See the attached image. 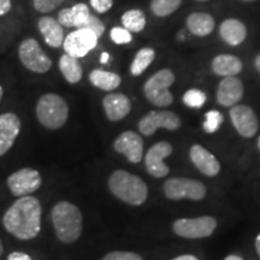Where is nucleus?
I'll list each match as a JSON object with an SVG mask.
<instances>
[{
    "mask_svg": "<svg viewBox=\"0 0 260 260\" xmlns=\"http://www.w3.org/2000/svg\"><path fill=\"white\" fill-rule=\"evenodd\" d=\"M42 207L32 195L18 198L3 216V226L21 241L35 239L41 232Z\"/></svg>",
    "mask_w": 260,
    "mask_h": 260,
    "instance_id": "1",
    "label": "nucleus"
},
{
    "mask_svg": "<svg viewBox=\"0 0 260 260\" xmlns=\"http://www.w3.org/2000/svg\"><path fill=\"white\" fill-rule=\"evenodd\" d=\"M51 220L57 239L60 242L75 243L83 232V216L76 205L59 201L52 207Z\"/></svg>",
    "mask_w": 260,
    "mask_h": 260,
    "instance_id": "2",
    "label": "nucleus"
},
{
    "mask_svg": "<svg viewBox=\"0 0 260 260\" xmlns=\"http://www.w3.org/2000/svg\"><path fill=\"white\" fill-rule=\"evenodd\" d=\"M109 189L117 199L132 206H141L148 198V187L141 177L125 170H116L109 177Z\"/></svg>",
    "mask_w": 260,
    "mask_h": 260,
    "instance_id": "3",
    "label": "nucleus"
},
{
    "mask_svg": "<svg viewBox=\"0 0 260 260\" xmlns=\"http://www.w3.org/2000/svg\"><path fill=\"white\" fill-rule=\"evenodd\" d=\"M35 115L40 124L48 130L63 128L69 118V105L63 96L56 93H46L39 98Z\"/></svg>",
    "mask_w": 260,
    "mask_h": 260,
    "instance_id": "4",
    "label": "nucleus"
},
{
    "mask_svg": "<svg viewBox=\"0 0 260 260\" xmlns=\"http://www.w3.org/2000/svg\"><path fill=\"white\" fill-rule=\"evenodd\" d=\"M176 76L170 69H161L152 75L144 86L146 99L154 106H170L174 103V95L170 92V87L174 84Z\"/></svg>",
    "mask_w": 260,
    "mask_h": 260,
    "instance_id": "5",
    "label": "nucleus"
},
{
    "mask_svg": "<svg viewBox=\"0 0 260 260\" xmlns=\"http://www.w3.org/2000/svg\"><path fill=\"white\" fill-rule=\"evenodd\" d=\"M162 193L172 201H201L206 197L207 189L201 181L188 177H171L162 184Z\"/></svg>",
    "mask_w": 260,
    "mask_h": 260,
    "instance_id": "6",
    "label": "nucleus"
},
{
    "mask_svg": "<svg viewBox=\"0 0 260 260\" xmlns=\"http://www.w3.org/2000/svg\"><path fill=\"white\" fill-rule=\"evenodd\" d=\"M17 54L22 65L34 74H46L51 70L52 60L34 38H25L19 42Z\"/></svg>",
    "mask_w": 260,
    "mask_h": 260,
    "instance_id": "7",
    "label": "nucleus"
},
{
    "mask_svg": "<svg viewBox=\"0 0 260 260\" xmlns=\"http://www.w3.org/2000/svg\"><path fill=\"white\" fill-rule=\"evenodd\" d=\"M217 229V219L211 216L195 218H180L172 223V230L177 236L187 240L210 237Z\"/></svg>",
    "mask_w": 260,
    "mask_h": 260,
    "instance_id": "8",
    "label": "nucleus"
},
{
    "mask_svg": "<svg viewBox=\"0 0 260 260\" xmlns=\"http://www.w3.org/2000/svg\"><path fill=\"white\" fill-rule=\"evenodd\" d=\"M181 118L169 110H153L142 117L138 123L139 132L145 136H152L158 129L176 132L181 128Z\"/></svg>",
    "mask_w": 260,
    "mask_h": 260,
    "instance_id": "9",
    "label": "nucleus"
},
{
    "mask_svg": "<svg viewBox=\"0 0 260 260\" xmlns=\"http://www.w3.org/2000/svg\"><path fill=\"white\" fill-rule=\"evenodd\" d=\"M8 188L14 197L22 198L31 195L40 189L42 177L40 172L32 168H23L12 172L6 180Z\"/></svg>",
    "mask_w": 260,
    "mask_h": 260,
    "instance_id": "10",
    "label": "nucleus"
},
{
    "mask_svg": "<svg viewBox=\"0 0 260 260\" xmlns=\"http://www.w3.org/2000/svg\"><path fill=\"white\" fill-rule=\"evenodd\" d=\"M98 37L88 29H76L69 32L64 39L63 47L65 53L75 58H83L93 51L98 45Z\"/></svg>",
    "mask_w": 260,
    "mask_h": 260,
    "instance_id": "11",
    "label": "nucleus"
},
{
    "mask_svg": "<svg viewBox=\"0 0 260 260\" xmlns=\"http://www.w3.org/2000/svg\"><path fill=\"white\" fill-rule=\"evenodd\" d=\"M172 145L168 141H159L148 149L145 154V168L152 177L164 178L170 172L168 164H165L164 159L170 157Z\"/></svg>",
    "mask_w": 260,
    "mask_h": 260,
    "instance_id": "12",
    "label": "nucleus"
},
{
    "mask_svg": "<svg viewBox=\"0 0 260 260\" xmlns=\"http://www.w3.org/2000/svg\"><path fill=\"white\" fill-rule=\"evenodd\" d=\"M230 121L237 134L245 139H251L259 130V121L252 107L247 105L232 106L229 111Z\"/></svg>",
    "mask_w": 260,
    "mask_h": 260,
    "instance_id": "13",
    "label": "nucleus"
},
{
    "mask_svg": "<svg viewBox=\"0 0 260 260\" xmlns=\"http://www.w3.org/2000/svg\"><path fill=\"white\" fill-rule=\"evenodd\" d=\"M113 148L133 164H139L144 158V140L133 130H126L118 135L113 142Z\"/></svg>",
    "mask_w": 260,
    "mask_h": 260,
    "instance_id": "14",
    "label": "nucleus"
},
{
    "mask_svg": "<svg viewBox=\"0 0 260 260\" xmlns=\"http://www.w3.org/2000/svg\"><path fill=\"white\" fill-rule=\"evenodd\" d=\"M21 118L14 112L0 115V157L5 155L14 147L16 140L21 134Z\"/></svg>",
    "mask_w": 260,
    "mask_h": 260,
    "instance_id": "15",
    "label": "nucleus"
},
{
    "mask_svg": "<svg viewBox=\"0 0 260 260\" xmlns=\"http://www.w3.org/2000/svg\"><path fill=\"white\" fill-rule=\"evenodd\" d=\"M243 94H245V87L239 77H223L217 88V102L224 107L235 106L241 102Z\"/></svg>",
    "mask_w": 260,
    "mask_h": 260,
    "instance_id": "16",
    "label": "nucleus"
},
{
    "mask_svg": "<svg viewBox=\"0 0 260 260\" xmlns=\"http://www.w3.org/2000/svg\"><path fill=\"white\" fill-rule=\"evenodd\" d=\"M189 157L194 167L207 177H214L220 172V162L216 155L204 146L195 144L189 149Z\"/></svg>",
    "mask_w": 260,
    "mask_h": 260,
    "instance_id": "17",
    "label": "nucleus"
},
{
    "mask_svg": "<svg viewBox=\"0 0 260 260\" xmlns=\"http://www.w3.org/2000/svg\"><path fill=\"white\" fill-rule=\"evenodd\" d=\"M103 109L109 121L119 122L132 111V102L123 93H110L103 99Z\"/></svg>",
    "mask_w": 260,
    "mask_h": 260,
    "instance_id": "18",
    "label": "nucleus"
},
{
    "mask_svg": "<svg viewBox=\"0 0 260 260\" xmlns=\"http://www.w3.org/2000/svg\"><path fill=\"white\" fill-rule=\"evenodd\" d=\"M38 30L50 47L59 48L63 46L65 39L64 28L57 18L51 16H42L38 21Z\"/></svg>",
    "mask_w": 260,
    "mask_h": 260,
    "instance_id": "19",
    "label": "nucleus"
},
{
    "mask_svg": "<svg viewBox=\"0 0 260 260\" xmlns=\"http://www.w3.org/2000/svg\"><path fill=\"white\" fill-rule=\"evenodd\" d=\"M89 16V6L84 4V3H79V4H75L71 8L61 9L59 14H58L57 19L63 27L80 29L86 23Z\"/></svg>",
    "mask_w": 260,
    "mask_h": 260,
    "instance_id": "20",
    "label": "nucleus"
},
{
    "mask_svg": "<svg viewBox=\"0 0 260 260\" xmlns=\"http://www.w3.org/2000/svg\"><path fill=\"white\" fill-rule=\"evenodd\" d=\"M219 35L222 40L230 46H239L247 37V28L243 22L236 18H228L219 27Z\"/></svg>",
    "mask_w": 260,
    "mask_h": 260,
    "instance_id": "21",
    "label": "nucleus"
},
{
    "mask_svg": "<svg viewBox=\"0 0 260 260\" xmlns=\"http://www.w3.org/2000/svg\"><path fill=\"white\" fill-rule=\"evenodd\" d=\"M212 71L218 76H236L242 71L243 64L239 57L233 54H218L213 58Z\"/></svg>",
    "mask_w": 260,
    "mask_h": 260,
    "instance_id": "22",
    "label": "nucleus"
},
{
    "mask_svg": "<svg viewBox=\"0 0 260 260\" xmlns=\"http://www.w3.org/2000/svg\"><path fill=\"white\" fill-rule=\"evenodd\" d=\"M187 29L195 37H207L214 30L216 22L210 14L206 12H193L187 18Z\"/></svg>",
    "mask_w": 260,
    "mask_h": 260,
    "instance_id": "23",
    "label": "nucleus"
},
{
    "mask_svg": "<svg viewBox=\"0 0 260 260\" xmlns=\"http://www.w3.org/2000/svg\"><path fill=\"white\" fill-rule=\"evenodd\" d=\"M88 79L93 87L104 90V92H112L118 88L122 83V79L118 74L102 69H94L90 71Z\"/></svg>",
    "mask_w": 260,
    "mask_h": 260,
    "instance_id": "24",
    "label": "nucleus"
},
{
    "mask_svg": "<svg viewBox=\"0 0 260 260\" xmlns=\"http://www.w3.org/2000/svg\"><path fill=\"white\" fill-rule=\"evenodd\" d=\"M59 71L68 83L76 84L83 77V68L79 58L64 53L59 59Z\"/></svg>",
    "mask_w": 260,
    "mask_h": 260,
    "instance_id": "25",
    "label": "nucleus"
},
{
    "mask_svg": "<svg viewBox=\"0 0 260 260\" xmlns=\"http://www.w3.org/2000/svg\"><path fill=\"white\" fill-rule=\"evenodd\" d=\"M155 58V51L151 47L141 48L138 53L135 54L133 63L130 65V74L133 76H140L147 70V68L152 64Z\"/></svg>",
    "mask_w": 260,
    "mask_h": 260,
    "instance_id": "26",
    "label": "nucleus"
},
{
    "mask_svg": "<svg viewBox=\"0 0 260 260\" xmlns=\"http://www.w3.org/2000/svg\"><path fill=\"white\" fill-rule=\"evenodd\" d=\"M122 24L130 32H140L146 27V16L141 10H129L122 16Z\"/></svg>",
    "mask_w": 260,
    "mask_h": 260,
    "instance_id": "27",
    "label": "nucleus"
},
{
    "mask_svg": "<svg viewBox=\"0 0 260 260\" xmlns=\"http://www.w3.org/2000/svg\"><path fill=\"white\" fill-rule=\"evenodd\" d=\"M182 4V0H152L151 11L157 17H167L176 12Z\"/></svg>",
    "mask_w": 260,
    "mask_h": 260,
    "instance_id": "28",
    "label": "nucleus"
},
{
    "mask_svg": "<svg viewBox=\"0 0 260 260\" xmlns=\"http://www.w3.org/2000/svg\"><path fill=\"white\" fill-rule=\"evenodd\" d=\"M206 100V93L198 88L188 89L187 92L183 94V96H182V102L184 103L186 106L190 107V109H200V107H203L205 105Z\"/></svg>",
    "mask_w": 260,
    "mask_h": 260,
    "instance_id": "29",
    "label": "nucleus"
},
{
    "mask_svg": "<svg viewBox=\"0 0 260 260\" xmlns=\"http://www.w3.org/2000/svg\"><path fill=\"white\" fill-rule=\"evenodd\" d=\"M223 121L224 117L222 113L217 110H211V111L205 113V121L203 123L204 132L207 134H214L222 126Z\"/></svg>",
    "mask_w": 260,
    "mask_h": 260,
    "instance_id": "30",
    "label": "nucleus"
},
{
    "mask_svg": "<svg viewBox=\"0 0 260 260\" xmlns=\"http://www.w3.org/2000/svg\"><path fill=\"white\" fill-rule=\"evenodd\" d=\"M65 0H32V8L40 14H50L59 8Z\"/></svg>",
    "mask_w": 260,
    "mask_h": 260,
    "instance_id": "31",
    "label": "nucleus"
},
{
    "mask_svg": "<svg viewBox=\"0 0 260 260\" xmlns=\"http://www.w3.org/2000/svg\"><path fill=\"white\" fill-rule=\"evenodd\" d=\"M110 38L116 45H126L133 40L132 32L122 27H113L110 31Z\"/></svg>",
    "mask_w": 260,
    "mask_h": 260,
    "instance_id": "32",
    "label": "nucleus"
},
{
    "mask_svg": "<svg viewBox=\"0 0 260 260\" xmlns=\"http://www.w3.org/2000/svg\"><path fill=\"white\" fill-rule=\"evenodd\" d=\"M80 29H88V30L93 31L98 37V39H99L102 38L104 32H105V24H104L102 19L98 18L96 16L90 15L86 23H84Z\"/></svg>",
    "mask_w": 260,
    "mask_h": 260,
    "instance_id": "33",
    "label": "nucleus"
},
{
    "mask_svg": "<svg viewBox=\"0 0 260 260\" xmlns=\"http://www.w3.org/2000/svg\"><path fill=\"white\" fill-rule=\"evenodd\" d=\"M103 260H144L141 255L129 251H113L107 253Z\"/></svg>",
    "mask_w": 260,
    "mask_h": 260,
    "instance_id": "34",
    "label": "nucleus"
},
{
    "mask_svg": "<svg viewBox=\"0 0 260 260\" xmlns=\"http://www.w3.org/2000/svg\"><path fill=\"white\" fill-rule=\"evenodd\" d=\"M113 5V0H90V6L98 14H106Z\"/></svg>",
    "mask_w": 260,
    "mask_h": 260,
    "instance_id": "35",
    "label": "nucleus"
},
{
    "mask_svg": "<svg viewBox=\"0 0 260 260\" xmlns=\"http://www.w3.org/2000/svg\"><path fill=\"white\" fill-rule=\"evenodd\" d=\"M12 9V0H0V17L8 15Z\"/></svg>",
    "mask_w": 260,
    "mask_h": 260,
    "instance_id": "36",
    "label": "nucleus"
},
{
    "mask_svg": "<svg viewBox=\"0 0 260 260\" xmlns=\"http://www.w3.org/2000/svg\"><path fill=\"white\" fill-rule=\"evenodd\" d=\"M8 260H32L31 256L24 252L15 251L8 255Z\"/></svg>",
    "mask_w": 260,
    "mask_h": 260,
    "instance_id": "37",
    "label": "nucleus"
},
{
    "mask_svg": "<svg viewBox=\"0 0 260 260\" xmlns=\"http://www.w3.org/2000/svg\"><path fill=\"white\" fill-rule=\"evenodd\" d=\"M171 260H199V258H197V256L193 254H182Z\"/></svg>",
    "mask_w": 260,
    "mask_h": 260,
    "instance_id": "38",
    "label": "nucleus"
},
{
    "mask_svg": "<svg viewBox=\"0 0 260 260\" xmlns=\"http://www.w3.org/2000/svg\"><path fill=\"white\" fill-rule=\"evenodd\" d=\"M254 247H255V252L258 256L260 258V233L256 235L255 237V241H254Z\"/></svg>",
    "mask_w": 260,
    "mask_h": 260,
    "instance_id": "39",
    "label": "nucleus"
},
{
    "mask_svg": "<svg viewBox=\"0 0 260 260\" xmlns=\"http://www.w3.org/2000/svg\"><path fill=\"white\" fill-rule=\"evenodd\" d=\"M254 67H255L256 71H258V73L260 74V53L258 54V56L255 57V59H254Z\"/></svg>",
    "mask_w": 260,
    "mask_h": 260,
    "instance_id": "40",
    "label": "nucleus"
},
{
    "mask_svg": "<svg viewBox=\"0 0 260 260\" xmlns=\"http://www.w3.org/2000/svg\"><path fill=\"white\" fill-rule=\"evenodd\" d=\"M224 260H245L243 258H241V256L240 255H236V254H230V255H228L225 259Z\"/></svg>",
    "mask_w": 260,
    "mask_h": 260,
    "instance_id": "41",
    "label": "nucleus"
},
{
    "mask_svg": "<svg viewBox=\"0 0 260 260\" xmlns=\"http://www.w3.org/2000/svg\"><path fill=\"white\" fill-rule=\"evenodd\" d=\"M110 59V54L109 53H103L102 54V58H100V61H102L103 64H106L107 61Z\"/></svg>",
    "mask_w": 260,
    "mask_h": 260,
    "instance_id": "42",
    "label": "nucleus"
},
{
    "mask_svg": "<svg viewBox=\"0 0 260 260\" xmlns=\"http://www.w3.org/2000/svg\"><path fill=\"white\" fill-rule=\"evenodd\" d=\"M3 98H4V88L3 86H0V104L3 102Z\"/></svg>",
    "mask_w": 260,
    "mask_h": 260,
    "instance_id": "43",
    "label": "nucleus"
},
{
    "mask_svg": "<svg viewBox=\"0 0 260 260\" xmlns=\"http://www.w3.org/2000/svg\"><path fill=\"white\" fill-rule=\"evenodd\" d=\"M3 253H4V245H3L2 239H0V258H2Z\"/></svg>",
    "mask_w": 260,
    "mask_h": 260,
    "instance_id": "44",
    "label": "nucleus"
},
{
    "mask_svg": "<svg viewBox=\"0 0 260 260\" xmlns=\"http://www.w3.org/2000/svg\"><path fill=\"white\" fill-rule=\"evenodd\" d=\"M178 40H184V39H186V37H184V32L183 31H180V34H178Z\"/></svg>",
    "mask_w": 260,
    "mask_h": 260,
    "instance_id": "45",
    "label": "nucleus"
},
{
    "mask_svg": "<svg viewBox=\"0 0 260 260\" xmlns=\"http://www.w3.org/2000/svg\"><path fill=\"white\" fill-rule=\"evenodd\" d=\"M258 148H259V151H260V136H259V139H258Z\"/></svg>",
    "mask_w": 260,
    "mask_h": 260,
    "instance_id": "46",
    "label": "nucleus"
},
{
    "mask_svg": "<svg viewBox=\"0 0 260 260\" xmlns=\"http://www.w3.org/2000/svg\"><path fill=\"white\" fill-rule=\"evenodd\" d=\"M241 2H255V0H241Z\"/></svg>",
    "mask_w": 260,
    "mask_h": 260,
    "instance_id": "47",
    "label": "nucleus"
},
{
    "mask_svg": "<svg viewBox=\"0 0 260 260\" xmlns=\"http://www.w3.org/2000/svg\"><path fill=\"white\" fill-rule=\"evenodd\" d=\"M197 2H209V0H197Z\"/></svg>",
    "mask_w": 260,
    "mask_h": 260,
    "instance_id": "48",
    "label": "nucleus"
}]
</instances>
